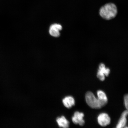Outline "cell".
I'll list each match as a JSON object with an SVG mask.
<instances>
[{
    "label": "cell",
    "mask_w": 128,
    "mask_h": 128,
    "mask_svg": "<svg viewBox=\"0 0 128 128\" xmlns=\"http://www.w3.org/2000/svg\"><path fill=\"white\" fill-rule=\"evenodd\" d=\"M117 14V8L113 3L105 4L101 8L100 10L101 17L106 20H110L114 18Z\"/></svg>",
    "instance_id": "cell-1"
},
{
    "label": "cell",
    "mask_w": 128,
    "mask_h": 128,
    "mask_svg": "<svg viewBox=\"0 0 128 128\" xmlns=\"http://www.w3.org/2000/svg\"><path fill=\"white\" fill-rule=\"evenodd\" d=\"M86 99L88 104L90 108L95 109L102 108L98 98H96L92 92H88L86 93Z\"/></svg>",
    "instance_id": "cell-2"
},
{
    "label": "cell",
    "mask_w": 128,
    "mask_h": 128,
    "mask_svg": "<svg viewBox=\"0 0 128 128\" xmlns=\"http://www.w3.org/2000/svg\"><path fill=\"white\" fill-rule=\"evenodd\" d=\"M98 122L100 126H105L109 124L111 119L108 115L106 113H102L99 115L98 117Z\"/></svg>",
    "instance_id": "cell-3"
},
{
    "label": "cell",
    "mask_w": 128,
    "mask_h": 128,
    "mask_svg": "<svg viewBox=\"0 0 128 128\" xmlns=\"http://www.w3.org/2000/svg\"><path fill=\"white\" fill-rule=\"evenodd\" d=\"M84 116V113L76 112H75L74 116L72 118V121L75 124H78L80 126H83L85 123L83 119Z\"/></svg>",
    "instance_id": "cell-4"
},
{
    "label": "cell",
    "mask_w": 128,
    "mask_h": 128,
    "mask_svg": "<svg viewBox=\"0 0 128 128\" xmlns=\"http://www.w3.org/2000/svg\"><path fill=\"white\" fill-rule=\"evenodd\" d=\"M62 26L60 24H53L51 26L50 28V34L55 37H58L60 36V31L62 30Z\"/></svg>",
    "instance_id": "cell-5"
},
{
    "label": "cell",
    "mask_w": 128,
    "mask_h": 128,
    "mask_svg": "<svg viewBox=\"0 0 128 128\" xmlns=\"http://www.w3.org/2000/svg\"><path fill=\"white\" fill-rule=\"evenodd\" d=\"M98 99L102 108L105 106L108 103V99L105 92L103 91L99 90L97 92Z\"/></svg>",
    "instance_id": "cell-6"
},
{
    "label": "cell",
    "mask_w": 128,
    "mask_h": 128,
    "mask_svg": "<svg viewBox=\"0 0 128 128\" xmlns=\"http://www.w3.org/2000/svg\"><path fill=\"white\" fill-rule=\"evenodd\" d=\"M62 102L64 105L68 108H71L75 105L74 99L71 96H68L65 97L62 100Z\"/></svg>",
    "instance_id": "cell-7"
},
{
    "label": "cell",
    "mask_w": 128,
    "mask_h": 128,
    "mask_svg": "<svg viewBox=\"0 0 128 128\" xmlns=\"http://www.w3.org/2000/svg\"><path fill=\"white\" fill-rule=\"evenodd\" d=\"M56 122L60 127L66 128H68L69 126V122L64 116L58 118Z\"/></svg>",
    "instance_id": "cell-8"
},
{
    "label": "cell",
    "mask_w": 128,
    "mask_h": 128,
    "mask_svg": "<svg viewBox=\"0 0 128 128\" xmlns=\"http://www.w3.org/2000/svg\"><path fill=\"white\" fill-rule=\"evenodd\" d=\"M126 116H127L121 115V118H120L118 124H117L116 128H122L126 125V123H127V119H126Z\"/></svg>",
    "instance_id": "cell-9"
},
{
    "label": "cell",
    "mask_w": 128,
    "mask_h": 128,
    "mask_svg": "<svg viewBox=\"0 0 128 128\" xmlns=\"http://www.w3.org/2000/svg\"><path fill=\"white\" fill-rule=\"evenodd\" d=\"M99 70L101 71L106 76H108L110 72L109 68H106L104 64L103 63L100 64L99 67Z\"/></svg>",
    "instance_id": "cell-10"
},
{
    "label": "cell",
    "mask_w": 128,
    "mask_h": 128,
    "mask_svg": "<svg viewBox=\"0 0 128 128\" xmlns=\"http://www.w3.org/2000/svg\"><path fill=\"white\" fill-rule=\"evenodd\" d=\"M105 76L104 74L101 71H100V70H98L97 74V77L100 80L103 81L104 80Z\"/></svg>",
    "instance_id": "cell-11"
},
{
    "label": "cell",
    "mask_w": 128,
    "mask_h": 128,
    "mask_svg": "<svg viewBox=\"0 0 128 128\" xmlns=\"http://www.w3.org/2000/svg\"><path fill=\"white\" fill-rule=\"evenodd\" d=\"M128 94L125 96L124 97V103L126 108L128 110Z\"/></svg>",
    "instance_id": "cell-12"
}]
</instances>
